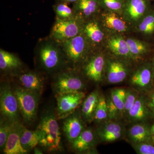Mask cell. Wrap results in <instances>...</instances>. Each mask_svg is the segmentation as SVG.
Returning a JSON list of instances; mask_svg holds the SVG:
<instances>
[{"label":"cell","instance_id":"obj_1","mask_svg":"<svg viewBox=\"0 0 154 154\" xmlns=\"http://www.w3.org/2000/svg\"><path fill=\"white\" fill-rule=\"evenodd\" d=\"M57 120L55 108L47 107L42 113L36 128L42 136L38 146L48 152H61L64 150Z\"/></svg>","mask_w":154,"mask_h":154},{"label":"cell","instance_id":"obj_2","mask_svg":"<svg viewBox=\"0 0 154 154\" xmlns=\"http://www.w3.org/2000/svg\"><path fill=\"white\" fill-rule=\"evenodd\" d=\"M17 97L18 105L24 123L27 125L35 121L41 95L22 88L18 85L12 87Z\"/></svg>","mask_w":154,"mask_h":154},{"label":"cell","instance_id":"obj_3","mask_svg":"<svg viewBox=\"0 0 154 154\" xmlns=\"http://www.w3.org/2000/svg\"><path fill=\"white\" fill-rule=\"evenodd\" d=\"M1 116L11 123L20 121L21 115L17 97L12 86L8 82H3L0 86Z\"/></svg>","mask_w":154,"mask_h":154},{"label":"cell","instance_id":"obj_4","mask_svg":"<svg viewBox=\"0 0 154 154\" xmlns=\"http://www.w3.org/2000/svg\"><path fill=\"white\" fill-rule=\"evenodd\" d=\"M51 88L55 95L72 92H85V83L82 78L70 71L60 72L54 77Z\"/></svg>","mask_w":154,"mask_h":154},{"label":"cell","instance_id":"obj_5","mask_svg":"<svg viewBox=\"0 0 154 154\" xmlns=\"http://www.w3.org/2000/svg\"><path fill=\"white\" fill-rule=\"evenodd\" d=\"M85 92H72L55 95L56 114L58 120H61L75 112L85 98Z\"/></svg>","mask_w":154,"mask_h":154},{"label":"cell","instance_id":"obj_6","mask_svg":"<svg viewBox=\"0 0 154 154\" xmlns=\"http://www.w3.org/2000/svg\"><path fill=\"white\" fill-rule=\"evenodd\" d=\"M39 61L42 67L49 73L57 71L64 63L59 51L51 44H46L42 47L39 51Z\"/></svg>","mask_w":154,"mask_h":154},{"label":"cell","instance_id":"obj_7","mask_svg":"<svg viewBox=\"0 0 154 154\" xmlns=\"http://www.w3.org/2000/svg\"><path fill=\"white\" fill-rule=\"evenodd\" d=\"M99 139L95 130L86 128L71 143L72 152L77 154H92L96 152V146Z\"/></svg>","mask_w":154,"mask_h":154},{"label":"cell","instance_id":"obj_8","mask_svg":"<svg viewBox=\"0 0 154 154\" xmlns=\"http://www.w3.org/2000/svg\"><path fill=\"white\" fill-rule=\"evenodd\" d=\"M129 84L131 88L141 94H146L154 88L152 65L140 67L131 77Z\"/></svg>","mask_w":154,"mask_h":154},{"label":"cell","instance_id":"obj_9","mask_svg":"<svg viewBox=\"0 0 154 154\" xmlns=\"http://www.w3.org/2000/svg\"><path fill=\"white\" fill-rule=\"evenodd\" d=\"M95 131L99 140L107 143L119 140L125 134L124 126L117 120H109L99 123Z\"/></svg>","mask_w":154,"mask_h":154},{"label":"cell","instance_id":"obj_10","mask_svg":"<svg viewBox=\"0 0 154 154\" xmlns=\"http://www.w3.org/2000/svg\"><path fill=\"white\" fill-rule=\"evenodd\" d=\"M63 130L67 140L71 143L86 128V122L79 108L63 119Z\"/></svg>","mask_w":154,"mask_h":154},{"label":"cell","instance_id":"obj_11","mask_svg":"<svg viewBox=\"0 0 154 154\" xmlns=\"http://www.w3.org/2000/svg\"><path fill=\"white\" fill-rule=\"evenodd\" d=\"M79 31L77 22L72 19H58L52 29V36L57 41L64 42L77 36Z\"/></svg>","mask_w":154,"mask_h":154},{"label":"cell","instance_id":"obj_12","mask_svg":"<svg viewBox=\"0 0 154 154\" xmlns=\"http://www.w3.org/2000/svg\"><path fill=\"white\" fill-rule=\"evenodd\" d=\"M153 117L149 108L145 95L140 94L134 105L125 117L129 123L146 122Z\"/></svg>","mask_w":154,"mask_h":154},{"label":"cell","instance_id":"obj_13","mask_svg":"<svg viewBox=\"0 0 154 154\" xmlns=\"http://www.w3.org/2000/svg\"><path fill=\"white\" fill-rule=\"evenodd\" d=\"M86 43L82 36H78L63 42V50L67 60L73 64H77L85 57Z\"/></svg>","mask_w":154,"mask_h":154},{"label":"cell","instance_id":"obj_14","mask_svg":"<svg viewBox=\"0 0 154 154\" xmlns=\"http://www.w3.org/2000/svg\"><path fill=\"white\" fill-rule=\"evenodd\" d=\"M105 61L102 55L93 57L88 61L83 68V72L88 79L95 83L103 81Z\"/></svg>","mask_w":154,"mask_h":154},{"label":"cell","instance_id":"obj_15","mask_svg":"<svg viewBox=\"0 0 154 154\" xmlns=\"http://www.w3.org/2000/svg\"><path fill=\"white\" fill-rule=\"evenodd\" d=\"M23 125L20 121L13 122L11 132L7 140L3 153L5 154H26L28 153L22 147L20 137Z\"/></svg>","mask_w":154,"mask_h":154},{"label":"cell","instance_id":"obj_16","mask_svg":"<svg viewBox=\"0 0 154 154\" xmlns=\"http://www.w3.org/2000/svg\"><path fill=\"white\" fill-rule=\"evenodd\" d=\"M18 85L41 95L44 88V80L36 72L29 71L16 76Z\"/></svg>","mask_w":154,"mask_h":154},{"label":"cell","instance_id":"obj_17","mask_svg":"<svg viewBox=\"0 0 154 154\" xmlns=\"http://www.w3.org/2000/svg\"><path fill=\"white\" fill-rule=\"evenodd\" d=\"M151 128L146 122L132 123L127 132L128 139L131 143L152 141Z\"/></svg>","mask_w":154,"mask_h":154},{"label":"cell","instance_id":"obj_18","mask_svg":"<svg viewBox=\"0 0 154 154\" xmlns=\"http://www.w3.org/2000/svg\"><path fill=\"white\" fill-rule=\"evenodd\" d=\"M107 80L109 84L114 85L122 82L128 73L127 67L122 62L113 60L107 64Z\"/></svg>","mask_w":154,"mask_h":154},{"label":"cell","instance_id":"obj_19","mask_svg":"<svg viewBox=\"0 0 154 154\" xmlns=\"http://www.w3.org/2000/svg\"><path fill=\"white\" fill-rule=\"evenodd\" d=\"M100 95L98 90H94L83 100L80 111L86 123H90L94 122Z\"/></svg>","mask_w":154,"mask_h":154},{"label":"cell","instance_id":"obj_20","mask_svg":"<svg viewBox=\"0 0 154 154\" xmlns=\"http://www.w3.org/2000/svg\"><path fill=\"white\" fill-rule=\"evenodd\" d=\"M22 66L19 58L5 51L0 50V69L1 71L11 73L19 69Z\"/></svg>","mask_w":154,"mask_h":154},{"label":"cell","instance_id":"obj_21","mask_svg":"<svg viewBox=\"0 0 154 154\" xmlns=\"http://www.w3.org/2000/svg\"><path fill=\"white\" fill-rule=\"evenodd\" d=\"M41 138V134L37 130H29L23 125L21 133L20 141L22 147L28 153L38 145Z\"/></svg>","mask_w":154,"mask_h":154},{"label":"cell","instance_id":"obj_22","mask_svg":"<svg viewBox=\"0 0 154 154\" xmlns=\"http://www.w3.org/2000/svg\"><path fill=\"white\" fill-rule=\"evenodd\" d=\"M146 9L144 0H130L127 8V14L130 19L137 20L143 15Z\"/></svg>","mask_w":154,"mask_h":154},{"label":"cell","instance_id":"obj_23","mask_svg":"<svg viewBox=\"0 0 154 154\" xmlns=\"http://www.w3.org/2000/svg\"><path fill=\"white\" fill-rule=\"evenodd\" d=\"M109 120L106 97L100 93L94 122L98 124Z\"/></svg>","mask_w":154,"mask_h":154},{"label":"cell","instance_id":"obj_24","mask_svg":"<svg viewBox=\"0 0 154 154\" xmlns=\"http://www.w3.org/2000/svg\"><path fill=\"white\" fill-rule=\"evenodd\" d=\"M109 47L114 53L122 56H127L130 54L127 42L120 37H115L109 42Z\"/></svg>","mask_w":154,"mask_h":154},{"label":"cell","instance_id":"obj_25","mask_svg":"<svg viewBox=\"0 0 154 154\" xmlns=\"http://www.w3.org/2000/svg\"><path fill=\"white\" fill-rule=\"evenodd\" d=\"M126 92V89L125 88H118L112 90L110 94L111 99L118 108L121 117H123Z\"/></svg>","mask_w":154,"mask_h":154},{"label":"cell","instance_id":"obj_26","mask_svg":"<svg viewBox=\"0 0 154 154\" xmlns=\"http://www.w3.org/2000/svg\"><path fill=\"white\" fill-rule=\"evenodd\" d=\"M105 23L108 28L119 32H123L127 29L125 22L115 14H110L106 15Z\"/></svg>","mask_w":154,"mask_h":154},{"label":"cell","instance_id":"obj_27","mask_svg":"<svg viewBox=\"0 0 154 154\" xmlns=\"http://www.w3.org/2000/svg\"><path fill=\"white\" fill-rule=\"evenodd\" d=\"M85 31L88 37L94 42H99L103 39L104 34L96 22H91L87 24Z\"/></svg>","mask_w":154,"mask_h":154},{"label":"cell","instance_id":"obj_28","mask_svg":"<svg viewBox=\"0 0 154 154\" xmlns=\"http://www.w3.org/2000/svg\"><path fill=\"white\" fill-rule=\"evenodd\" d=\"M77 2V8L85 16H91L97 9L96 0H78Z\"/></svg>","mask_w":154,"mask_h":154},{"label":"cell","instance_id":"obj_29","mask_svg":"<svg viewBox=\"0 0 154 154\" xmlns=\"http://www.w3.org/2000/svg\"><path fill=\"white\" fill-rule=\"evenodd\" d=\"M13 123L7 121L1 116L0 121V149L3 152L10 132Z\"/></svg>","mask_w":154,"mask_h":154},{"label":"cell","instance_id":"obj_30","mask_svg":"<svg viewBox=\"0 0 154 154\" xmlns=\"http://www.w3.org/2000/svg\"><path fill=\"white\" fill-rule=\"evenodd\" d=\"M140 93L133 88L126 89L125 101L123 118H125L129 110L133 106Z\"/></svg>","mask_w":154,"mask_h":154},{"label":"cell","instance_id":"obj_31","mask_svg":"<svg viewBox=\"0 0 154 154\" xmlns=\"http://www.w3.org/2000/svg\"><path fill=\"white\" fill-rule=\"evenodd\" d=\"M137 153L154 154V145L152 141H144L131 143Z\"/></svg>","mask_w":154,"mask_h":154},{"label":"cell","instance_id":"obj_32","mask_svg":"<svg viewBox=\"0 0 154 154\" xmlns=\"http://www.w3.org/2000/svg\"><path fill=\"white\" fill-rule=\"evenodd\" d=\"M129 47L130 54L132 55L138 56L143 54L146 51L145 45L137 40L129 38L126 40Z\"/></svg>","mask_w":154,"mask_h":154},{"label":"cell","instance_id":"obj_33","mask_svg":"<svg viewBox=\"0 0 154 154\" xmlns=\"http://www.w3.org/2000/svg\"><path fill=\"white\" fill-rule=\"evenodd\" d=\"M106 99L109 120H118L119 117L120 116V113L111 99L110 94L106 97Z\"/></svg>","mask_w":154,"mask_h":154},{"label":"cell","instance_id":"obj_34","mask_svg":"<svg viewBox=\"0 0 154 154\" xmlns=\"http://www.w3.org/2000/svg\"><path fill=\"white\" fill-rule=\"evenodd\" d=\"M141 32L151 33L154 32V15H150L144 19L139 27Z\"/></svg>","mask_w":154,"mask_h":154},{"label":"cell","instance_id":"obj_35","mask_svg":"<svg viewBox=\"0 0 154 154\" xmlns=\"http://www.w3.org/2000/svg\"><path fill=\"white\" fill-rule=\"evenodd\" d=\"M56 12L61 19H67L71 17L72 14V9L67 5L60 4L56 8Z\"/></svg>","mask_w":154,"mask_h":154},{"label":"cell","instance_id":"obj_36","mask_svg":"<svg viewBox=\"0 0 154 154\" xmlns=\"http://www.w3.org/2000/svg\"><path fill=\"white\" fill-rule=\"evenodd\" d=\"M103 2L108 8L114 11L121 9L122 5L120 0H103Z\"/></svg>","mask_w":154,"mask_h":154},{"label":"cell","instance_id":"obj_37","mask_svg":"<svg viewBox=\"0 0 154 154\" xmlns=\"http://www.w3.org/2000/svg\"><path fill=\"white\" fill-rule=\"evenodd\" d=\"M144 94L146 98L148 105L152 116L154 118V88L151 91Z\"/></svg>","mask_w":154,"mask_h":154},{"label":"cell","instance_id":"obj_38","mask_svg":"<svg viewBox=\"0 0 154 154\" xmlns=\"http://www.w3.org/2000/svg\"><path fill=\"white\" fill-rule=\"evenodd\" d=\"M33 150V153L36 154H43L42 151L41 150V149L37 147H35Z\"/></svg>","mask_w":154,"mask_h":154},{"label":"cell","instance_id":"obj_39","mask_svg":"<svg viewBox=\"0 0 154 154\" xmlns=\"http://www.w3.org/2000/svg\"><path fill=\"white\" fill-rule=\"evenodd\" d=\"M151 131L152 135L154 136V123L151 128Z\"/></svg>","mask_w":154,"mask_h":154},{"label":"cell","instance_id":"obj_40","mask_svg":"<svg viewBox=\"0 0 154 154\" xmlns=\"http://www.w3.org/2000/svg\"><path fill=\"white\" fill-rule=\"evenodd\" d=\"M63 1L66 2L70 3L74 2H77L78 0H63Z\"/></svg>","mask_w":154,"mask_h":154},{"label":"cell","instance_id":"obj_41","mask_svg":"<svg viewBox=\"0 0 154 154\" xmlns=\"http://www.w3.org/2000/svg\"><path fill=\"white\" fill-rule=\"evenodd\" d=\"M152 68L153 75V82L154 85V59L152 64Z\"/></svg>","mask_w":154,"mask_h":154},{"label":"cell","instance_id":"obj_42","mask_svg":"<svg viewBox=\"0 0 154 154\" xmlns=\"http://www.w3.org/2000/svg\"><path fill=\"white\" fill-rule=\"evenodd\" d=\"M152 143L154 145V136H152Z\"/></svg>","mask_w":154,"mask_h":154}]
</instances>
